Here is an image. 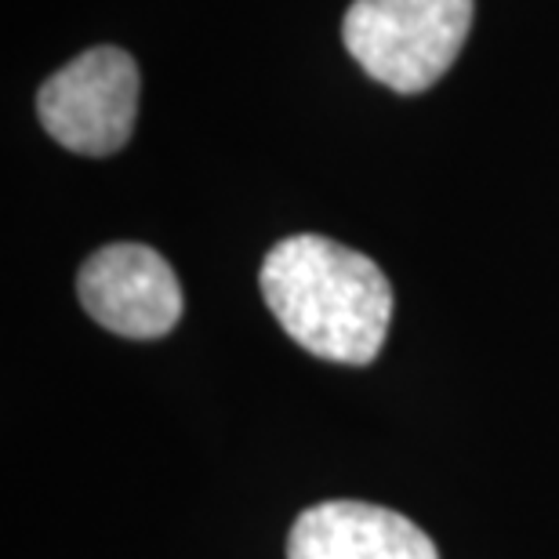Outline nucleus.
I'll list each match as a JSON object with an SVG mask.
<instances>
[{
	"label": "nucleus",
	"instance_id": "nucleus-5",
	"mask_svg": "<svg viewBox=\"0 0 559 559\" xmlns=\"http://www.w3.org/2000/svg\"><path fill=\"white\" fill-rule=\"evenodd\" d=\"M287 559H440L418 523L371 501H320L295 520Z\"/></svg>",
	"mask_w": 559,
	"mask_h": 559
},
{
	"label": "nucleus",
	"instance_id": "nucleus-3",
	"mask_svg": "<svg viewBox=\"0 0 559 559\" xmlns=\"http://www.w3.org/2000/svg\"><path fill=\"white\" fill-rule=\"evenodd\" d=\"M44 131L73 153L109 156L131 139L139 114V66L120 48H92L37 92Z\"/></svg>",
	"mask_w": 559,
	"mask_h": 559
},
{
	"label": "nucleus",
	"instance_id": "nucleus-2",
	"mask_svg": "<svg viewBox=\"0 0 559 559\" xmlns=\"http://www.w3.org/2000/svg\"><path fill=\"white\" fill-rule=\"evenodd\" d=\"M473 26V0H353L342 40L367 76L418 95L451 70Z\"/></svg>",
	"mask_w": 559,
	"mask_h": 559
},
{
	"label": "nucleus",
	"instance_id": "nucleus-1",
	"mask_svg": "<svg viewBox=\"0 0 559 559\" xmlns=\"http://www.w3.org/2000/svg\"><path fill=\"white\" fill-rule=\"evenodd\" d=\"M259 287L276 323L320 360L371 364L393 323V284L367 254L298 233L265 254Z\"/></svg>",
	"mask_w": 559,
	"mask_h": 559
},
{
	"label": "nucleus",
	"instance_id": "nucleus-4",
	"mask_svg": "<svg viewBox=\"0 0 559 559\" xmlns=\"http://www.w3.org/2000/svg\"><path fill=\"white\" fill-rule=\"evenodd\" d=\"M76 295L87 317L124 338H160L182 317V287L145 243H109L81 265Z\"/></svg>",
	"mask_w": 559,
	"mask_h": 559
}]
</instances>
